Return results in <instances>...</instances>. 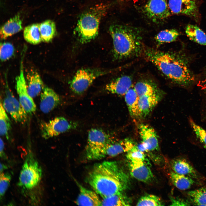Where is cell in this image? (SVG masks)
<instances>
[{
    "mask_svg": "<svg viewBox=\"0 0 206 206\" xmlns=\"http://www.w3.org/2000/svg\"><path fill=\"white\" fill-rule=\"evenodd\" d=\"M2 103L0 104V134L8 138L9 132L11 128V123Z\"/></svg>",
    "mask_w": 206,
    "mask_h": 206,
    "instance_id": "1f68e13d",
    "label": "cell"
},
{
    "mask_svg": "<svg viewBox=\"0 0 206 206\" xmlns=\"http://www.w3.org/2000/svg\"><path fill=\"white\" fill-rule=\"evenodd\" d=\"M185 33L191 40L201 45H206V34L197 26L188 24L186 27Z\"/></svg>",
    "mask_w": 206,
    "mask_h": 206,
    "instance_id": "4316f807",
    "label": "cell"
},
{
    "mask_svg": "<svg viewBox=\"0 0 206 206\" xmlns=\"http://www.w3.org/2000/svg\"><path fill=\"white\" fill-rule=\"evenodd\" d=\"M144 9L147 17L154 22L164 20L171 15L167 0H149Z\"/></svg>",
    "mask_w": 206,
    "mask_h": 206,
    "instance_id": "8fae6325",
    "label": "cell"
},
{
    "mask_svg": "<svg viewBox=\"0 0 206 206\" xmlns=\"http://www.w3.org/2000/svg\"><path fill=\"white\" fill-rule=\"evenodd\" d=\"M164 203L158 197L153 195L147 194L141 197L137 203V206H161Z\"/></svg>",
    "mask_w": 206,
    "mask_h": 206,
    "instance_id": "d6a6232c",
    "label": "cell"
},
{
    "mask_svg": "<svg viewBox=\"0 0 206 206\" xmlns=\"http://www.w3.org/2000/svg\"><path fill=\"white\" fill-rule=\"evenodd\" d=\"M125 100L130 116L133 117H140L138 107L139 96L134 86H132L124 95Z\"/></svg>",
    "mask_w": 206,
    "mask_h": 206,
    "instance_id": "603a6c76",
    "label": "cell"
},
{
    "mask_svg": "<svg viewBox=\"0 0 206 206\" xmlns=\"http://www.w3.org/2000/svg\"><path fill=\"white\" fill-rule=\"evenodd\" d=\"M171 13L185 15L195 19L198 18L199 12L195 0H168Z\"/></svg>",
    "mask_w": 206,
    "mask_h": 206,
    "instance_id": "4fadbf2b",
    "label": "cell"
},
{
    "mask_svg": "<svg viewBox=\"0 0 206 206\" xmlns=\"http://www.w3.org/2000/svg\"><path fill=\"white\" fill-rule=\"evenodd\" d=\"M113 41L114 58L121 60L138 56L143 52L144 46L140 33L130 27L115 24L109 29Z\"/></svg>",
    "mask_w": 206,
    "mask_h": 206,
    "instance_id": "3957f363",
    "label": "cell"
},
{
    "mask_svg": "<svg viewBox=\"0 0 206 206\" xmlns=\"http://www.w3.org/2000/svg\"><path fill=\"white\" fill-rule=\"evenodd\" d=\"M134 88L139 97L161 91L155 84L148 81L138 82L136 84Z\"/></svg>",
    "mask_w": 206,
    "mask_h": 206,
    "instance_id": "f1b7e54d",
    "label": "cell"
},
{
    "mask_svg": "<svg viewBox=\"0 0 206 206\" xmlns=\"http://www.w3.org/2000/svg\"><path fill=\"white\" fill-rule=\"evenodd\" d=\"M161 92L139 97L138 107L140 117L144 118L150 112L161 98Z\"/></svg>",
    "mask_w": 206,
    "mask_h": 206,
    "instance_id": "e0dca14e",
    "label": "cell"
},
{
    "mask_svg": "<svg viewBox=\"0 0 206 206\" xmlns=\"http://www.w3.org/2000/svg\"><path fill=\"white\" fill-rule=\"evenodd\" d=\"M171 205L188 206L190 203L187 200L177 197H171Z\"/></svg>",
    "mask_w": 206,
    "mask_h": 206,
    "instance_id": "74e56055",
    "label": "cell"
},
{
    "mask_svg": "<svg viewBox=\"0 0 206 206\" xmlns=\"http://www.w3.org/2000/svg\"><path fill=\"white\" fill-rule=\"evenodd\" d=\"M15 49L11 43L5 42L0 44V58L2 62L5 61L10 59L13 55Z\"/></svg>",
    "mask_w": 206,
    "mask_h": 206,
    "instance_id": "836d02e7",
    "label": "cell"
},
{
    "mask_svg": "<svg viewBox=\"0 0 206 206\" xmlns=\"http://www.w3.org/2000/svg\"><path fill=\"white\" fill-rule=\"evenodd\" d=\"M42 169L31 152L27 153L19 178L18 185L23 189H32L40 182Z\"/></svg>",
    "mask_w": 206,
    "mask_h": 206,
    "instance_id": "8992f818",
    "label": "cell"
},
{
    "mask_svg": "<svg viewBox=\"0 0 206 206\" xmlns=\"http://www.w3.org/2000/svg\"><path fill=\"white\" fill-rule=\"evenodd\" d=\"M132 81L130 76L124 75L112 80L108 84L105 89L113 94L124 96L132 86Z\"/></svg>",
    "mask_w": 206,
    "mask_h": 206,
    "instance_id": "2e32d148",
    "label": "cell"
},
{
    "mask_svg": "<svg viewBox=\"0 0 206 206\" xmlns=\"http://www.w3.org/2000/svg\"><path fill=\"white\" fill-rule=\"evenodd\" d=\"M7 167L3 164L0 163V173L3 172V171L7 169Z\"/></svg>",
    "mask_w": 206,
    "mask_h": 206,
    "instance_id": "60d3db41",
    "label": "cell"
},
{
    "mask_svg": "<svg viewBox=\"0 0 206 206\" xmlns=\"http://www.w3.org/2000/svg\"><path fill=\"white\" fill-rule=\"evenodd\" d=\"M23 36L27 42L34 45L42 41L39 24L33 23L26 27L23 30Z\"/></svg>",
    "mask_w": 206,
    "mask_h": 206,
    "instance_id": "83f0119b",
    "label": "cell"
},
{
    "mask_svg": "<svg viewBox=\"0 0 206 206\" xmlns=\"http://www.w3.org/2000/svg\"><path fill=\"white\" fill-rule=\"evenodd\" d=\"M80 193L76 203L79 206H101V201L95 192L78 184Z\"/></svg>",
    "mask_w": 206,
    "mask_h": 206,
    "instance_id": "d6986e66",
    "label": "cell"
},
{
    "mask_svg": "<svg viewBox=\"0 0 206 206\" xmlns=\"http://www.w3.org/2000/svg\"><path fill=\"white\" fill-rule=\"evenodd\" d=\"M141 143L137 145L142 151H152L157 150L159 147L158 137L153 128L146 124H142L139 127Z\"/></svg>",
    "mask_w": 206,
    "mask_h": 206,
    "instance_id": "7c38bea8",
    "label": "cell"
},
{
    "mask_svg": "<svg viewBox=\"0 0 206 206\" xmlns=\"http://www.w3.org/2000/svg\"><path fill=\"white\" fill-rule=\"evenodd\" d=\"M172 170L178 174L183 175L194 179H199V175L193 166L186 159L178 158L171 162Z\"/></svg>",
    "mask_w": 206,
    "mask_h": 206,
    "instance_id": "ac0fdd59",
    "label": "cell"
},
{
    "mask_svg": "<svg viewBox=\"0 0 206 206\" xmlns=\"http://www.w3.org/2000/svg\"><path fill=\"white\" fill-rule=\"evenodd\" d=\"M0 153L1 158L5 159L6 157L4 151V144L3 140L0 138Z\"/></svg>",
    "mask_w": 206,
    "mask_h": 206,
    "instance_id": "ab89813d",
    "label": "cell"
},
{
    "mask_svg": "<svg viewBox=\"0 0 206 206\" xmlns=\"http://www.w3.org/2000/svg\"><path fill=\"white\" fill-rule=\"evenodd\" d=\"M39 29L42 41H51L56 33L55 23L50 20H46L39 24Z\"/></svg>",
    "mask_w": 206,
    "mask_h": 206,
    "instance_id": "484cf974",
    "label": "cell"
},
{
    "mask_svg": "<svg viewBox=\"0 0 206 206\" xmlns=\"http://www.w3.org/2000/svg\"><path fill=\"white\" fill-rule=\"evenodd\" d=\"M87 180L102 198L123 192L130 183L128 175L114 161H105L95 165L88 174Z\"/></svg>",
    "mask_w": 206,
    "mask_h": 206,
    "instance_id": "6da1fadb",
    "label": "cell"
},
{
    "mask_svg": "<svg viewBox=\"0 0 206 206\" xmlns=\"http://www.w3.org/2000/svg\"><path fill=\"white\" fill-rule=\"evenodd\" d=\"M26 80L28 93L33 98L38 96L44 87L39 75L35 70L27 73Z\"/></svg>",
    "mask_w": 206,
    "mask_h": 206,
    "instance_id": "ffe728a7",
    "label": "cell"
},
{
    "mask_svg": "<svg viewBox=\"0 0 206 206\" xmlns=\"http://www.w3.org/2000/svg\"><path fill=\"white\" fill-rule=\"evenodd\" d=\"M110 72L97 68L80 69L69 82L70 88L75 93L80 94L85 91L97 78Z\"/></svg>",
    "mask_w": 206,
    "mask_h": 206,
    "instance_id": "52a82bcc",
    "label": "cell"
},
{
    "mask_svg": "<svg viewBox=\"0 0 206 206\" xmlns=\"http://www.w3.org/2000/svg\"><path fill=\"white\" fill-rule=\"evenodd\" d=\"M179 33L175 29H166L161 31L155 36L154 39L158 45L171 43L176 40Z\"/></svg>",
    "mask_w": 206,
    "mask_h": 206,
    "instance_id": "f546056e",
    "label": "cell"
},
{
    "mask_svg": "<svg viewBox=\"0 0 206 206\" xmlns=\"http://www.w3.org/2000/svg\"><path fill=\"white\" fill-rule=\"evenodd\" d=\"M23 29L22 21L19 14L9 19L1 27V38L5 39L20 31Z\"/></svg>",
    "mask_w": 206,
    "mask_h": 206,
    "instance_id": "44dd1931",
    "label": "cell"
},
{
    "mask_svg": "<svg viewBox=\"0 0 206 206\" xmlns=\"http://www.w3.org/2000/svg\"><path fill=\"white\" fill-rule=\"evenodd\" d=\"M108 8L107 4L101 3L92 7L80 15L74 31L80 42L86 43L96 37L100 21Z\"/></svg>",
    "mask_w": 206,
    "mask_h": 206,
    "instance_id": "277c9868",
    "label": "cell"
},
{
    "mask_svg": "<svg viewBox=\"0 0 206 206\" xmlns=\"http://www.w3.org/2000/svg\"><path fill=\"white\" fill-rule=\"evenodd\" d=\"M187 195L194 205L206 206V187L189 191Z\"/></svg>",
    "mask_w": 206,
    "mask_h": 206,
    "instance_id": "4dcf8cb0",
    "label": "cell"
},
{
    "mask_svg": "<svg viewBox=\"0 0 206 206\" xmlns=\"http://www.w3.org/2000/svg\"><path fill=\"white\" fill-rule=\"evenodd\" d=\"M128 167L131 176L139 181L147 183L153 179L151 169L145 161H129Z\"/></svg>",
    "mask_w": 206,
    "mask_h": 206,
    "instance_id": "5bb4252c",
    "label": "cell"
},
{
    "mask_svg": "<svg viewBox=\"0 0 206 206\" xmlns=\"http://www.w3.org/2000/svg\"><path fill=\"white\" fill-rule=\"evenodd\" d=\"M114 140L110 134L101 129H91L88 133L85 148L87 159L94 160L105 157L107 148Z\"/></svg>",
    "mask_w": 206,
    "mask_h": 206,
    "instance_id": "5b68a950",
    "label": "cell"
},
{
    "mask_svg": "<svg viewBox=\"0 0 206 206\" xmlns=\"http://www.w3.org/2000/svg\"><path fill=\"white\" fill-rule=\"evenodd\" d=\"M77 126L75 122L70 121L63 117H58L48 122H42L40 129L42 137L48 139L75 129Z\"/></svg>",
    "mask_w": 206,
    "mask_h": 206,
    "instance_id": "ba28073f",
    "label": "cell"
},
{
    "mask_svg": "<svg viewBox=\"0 0 206 206\" xmlns=\"http://www.w3.org/2000/svg\"><path fill=\"white\" fill-rule=\"evenodd\" d=\"M199 85L206 97V74L204 78L199 82Z\"/></svg>",
    "mask_w": 206,
    "mask_h": 206,
    "instance_id": "f35d334b",
    "label": "cell"
},
{
    "mask_svg": "<svg viewBox=\"0 0 206 206\" xmlns=\"http://www.w3.org/2000/svg\"><path fill=\"white\" fill-rule=\"evenodd\" d=\"M60 100L59 96L53 89L44 87L40 96V109L43 113H48L59 104Z\"/></svg>",
    "mask_w": 206,
    "mask_h": 206,
    "instance_id": "9a60e30c",
    "label": "cell"
},
{
    "mask_svg": "<svg viewBox=\"0 0 206 206\" xmlns=\"http://www.w3.org/2000/svg\"><path fill=\"white\" fill-rule=\"evenodd\" d=\"M6 112L16 122L25 123L27 119V113L10 90L7 83L5 86V96L2 103Z\"/></svg>",
    "mask_w": 206,
    "mask_h": 206,
    "instance_id": "9c48e42d",
    "label": "cell"
},
{
    "mask_svg": "<svg viewBox=\"0 0 206 206\" xmlns=\"http://www.w3.org/2000/svg\"><path fill=\"white\" fill-rule=\"evenodd\" d=\"M134 144L132 141L128 139L118 141L114 140L107 148L106 157H114L123 152H127Z\"/></svg>",
    "mask_w": 206,
    "mask_h": 206,
    "instance_id": "7402d4cb",
    "label": "cell"
},
{
    "mask_svg": "<svg viewBox=\"0 0 206 206\" xmlns=\"http://www.w3.org/2000/svg\"><path fill=\"white\" fill-rule=\"evenodd\" d=\"M189 121L197 137L203 146L206 149V130L196 124L190 118Z\"/></svg>",
    "mask_w": 206,
    "mask_h": 206,
    "instance_id": "e575fe53",
    "label": "cell"
},
{
    "mask_svg": "<svg viewBox=\"0 0 206 206\" xmlns=\"http://www.w3.org/2000/svg\"><path fill=\"white\" fill-rule=\"evenodd\" d=\"M126 153V157L129 161H145L144 152L140 150L135 144Z\"/></svg>",
    "mask_w": 206,
    "mask_h": 206,
    "instance_id": "d590c367",
    "label": "cell"
},
{
    "mask_svg": "<svg viewBox=\"0 0 206 206\" xmlns=\"http://www.w3.org/2000/svg\"><path fill=\"white\" fill-rule=\"evenodd\" d=\"M101 206H124L131 205V199L123 192L102 198Z\"/></svg>",
    "mask_w": 206,
    "mask_h": 206,
    "instance_id": "d4e9b609",
    "label": "cell"
},
{
    "mask_svg": "<svg viewBox=\"0 0 206 206\" xmlns=\"http://www.w3.org/2000/svg\"><path fill=\"white\" fill-rule=\"evenodd\" d=\"M11 175L9 173H0V195L1 198L5 195L9 185Z\"/></svg>",
    "mask_w": 206,
    "mask_h": 206,
    "instance_id": "8d00e7d4",
    "label": "cell"
},
{
    "mask_svg": "<svg viewBox=\"0 0 206 206\" xmlns=\"http://www.w3.org/2000/svg\"><path fill=\"white\" fill-rule=\"evenodd\" d=\"M143 53L147 60L174 83L188 87L194 82L188 60L183 54L164 52L144 46Z\"/></svg>",
    "mask_w": 206,
    "mask_h": 206,
    "instance_id": "7a4b0ae2",
    "label": "cell"
},
{
    "mask_svg": "<svg viewBox=\"0 0 206 206\" xmlns=\"http://www.w3.org/2000/svg\"><path fill=\"white\" fill-rule=\"evenodd\" d=\"M170 177L173 184L177 188L181 190L190 188L195 183L194 179L193 178L178 174L172 170L170 173Z\"/></svg>",
    "mask_w": 206,
    "mask_h": 206,
    "instance_id": "cb8c5ba5",
    "label": "cell"
},
{
    "mask_svg": "<svg viewBox=\"0 0 206 206\" xmlns=\"http://www.w3.org/2000/svg\"><path fill=\"white\" fill-rule=\"evenodd\" d=\"M21 63L20 73L16 78V88L19 101L27 114H32L36 110V106L28 93L24 76L22 62Z\"/></svg>",
    "mask_w": 206,
    "mask_h": 206,
    "instance_id": "30bf717a",
    "label": "cell"
}]
</instances>
